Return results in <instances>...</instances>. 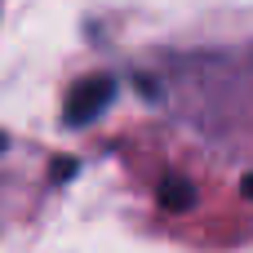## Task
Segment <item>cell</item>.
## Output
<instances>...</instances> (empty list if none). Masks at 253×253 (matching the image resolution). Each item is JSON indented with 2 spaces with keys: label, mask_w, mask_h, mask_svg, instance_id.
Returning a JSON list of instances; mask_svg holds the SVG:
<instances>
[{
  "label": "cell",
  "mask_w": 253,
  "mask_h": 253,
  "mask_svg": "<svg viewBox=\"0 0 253 253\" xmlns=\"http://www.w3.org/2000/svg\"><path fill=\"white\" fill-rule=\"evenodd\" d=\"M111 102H116V80H111V76H84V80H76V84L67 89V98H62V120H67L71 129H84V125H93Z\"/></svg>",
  "instance_id": "cell-1"
},
{
  "label": "cell",
  "mask_w": 253,
  "mask_h": 253,
  "mask_svg": "<svg viewBox=\"0 0 253 253\" xmlns=\"http://www.w3.org/2000/svg\"><path fill=\"white\" fill-rule=\"evenodd\" d=\"M160 200H165V205H173V209H182V205L191 200V191H187V182H182V178H173V182H165Z\"/></svg>",
  "instance_id": "cell-2"
},
{
  "label": "cell",
  "mask_w": 253,
  "mask_h": 253,
  "mask_svg": "<svg viewBox=\"0 0 253 253\" xmlns=\"http://www.w3.org/2000/svg\"><path fill=\"white\" fill-rule=\"evenodd\" d=\"M245 196H249V200H253V173H249V178H245Z\"/></svg>",
  "instance_id": "cell-3"
},
{
  "label": "cell",
  "mask_w": 253,
  "mask_h": 253,
  "mask_svg": "<svg viewBox=\"0 0 253 253\" xmlns=\"http://www.w3.org/2000/svg\"><path fill=\"white\" fill-rule=\"evenodd\" d=\"M0 151H4V133H0Z\"/></svg>",
  "instance_id": "cell-4"
}]
</instances>
